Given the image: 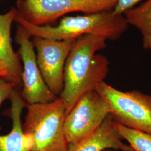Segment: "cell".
I'll return each mask as SVG.
<instances>
[{
	"mask_svg": "<svg viewBox=\"0 0 151 151\" xmlns=\"http://www.w3.org/2000/svg\"><path fill=\"white\" fill-rule=\"evenodd\" d=\"M11 106L8 111L12 128L9 133L0 135V151H30L29 142L22 129V115L26 103L15 90L10 97Z\"/></svg>",
	"mask_w": 151,
	"mask_h": 151,
	"instance_id": "cell-10",
	"label": "cell"
},
{
	"mask_svg": "<svg viewBox=\"0 0 151 151\" xmlns=\"http://www.w3.org/2000/svg\"><path fill=\"white\" fill-rule=\"evenodd\" d=\"M116 2L117 0H20L17 6L27 21L43 25L72 12L90 14L111 10Z\"/></svg>",
	"mask_w": 151,
	"mask_h": 151,
	"instance_id": "cell-5",
	"label": "cell"
},
{
	"mask_svg": "<svg viewBox=\"0 0 151 151\" xmlns=\"http://www.w3.org/2000/svg\"><path fill=\"white\" fill-rule=\"evenodd\" d=\"M124 16L128 24L138 29L142 34H151V0L126 11Z\"/></svg>",
	"mask_w": 151,
	"mask_h": 151,
	"instance_id": "cell-12",
	"label": "cell"
},
{
	"mask_svg": "<svg viewBox=\"0 0 151 151\" xmlns=\"http://www.w3.org/2000/svg\"><path fill=\"white\" fill-rule=\"evenodd\" d=\"M114 120L109 115L99 128L84 139L75 144H70L67 151H104L115 150L134 151L123 142L113 125Z\"/></svg>",
	"mask_w": 151,
	"mask_h": 151,
	"instance_id": "cell-9",
	"label": "cell"
},
{
	"mask_svg": "<svg viewBox=\"0 0 151 151\" xmlns=\"http://www.w3.org/2000/svg\"><path fill=\"white\" fill-rule=\"evenodd\" d=\"M30 37L25 29L19 25L16 40L19 45V53L23 63L22 97L27 104L50 103L58 97L49 90L44 80L38 67L37 55Z\"/></svg>",
	"mask_w": 151,
	"mask_h": 151,
	"instance_id": "cell-8",
	"label": "cell"
},
{
	"mask_svg": "<svg viewBox=\"0 0 151 151\" xmlns=\"http://www.w3.org/2000/svg\"><path fill=\"white\" fill-rule=\"evenodd\" d=\"M17 10L13 8L5 14L0 15V62L7 65L9 74L6 80L16 85L22 81V66L11 42V28L15 22Z\"/></svg>",
	"mask_w": 151,
	"mask_h": 151,
	"instance_id": "cell-11",
	"label": "cell"
},
{
	"mask_svg": "<svg viewBox=\"0 0 151 151\" xmlns=\"http://www.w3.org/2000/svg\"><path fill=\"white\" fill-rule=\"evenodd\" d=\"M15 22L31 37L56 40L77 39L86 35H99L114 40L123 35L128 25L124 15H115L113 10L65 17L55 27L34 25L17 11Z\"/></svg>",
	"mask_w": 151,
	"mask_h": 151,
	"instance_id": "cell-2",
	"label": "cell"
},
{
	"mask_svg": "<svg viewBox=\"0 0 151 151\" xmlns=\"http://www.w3.org/2000/svg\"><path fill=\"white\" fill-rule=\"evenodd\" d=\"M95 90L108 103L114 121L130 129L151 134V96L138 90L122 91L104 81Z\"/></svg>",
	"mask_w": 151,
	"mask_h": 151,
	"instance_id": "cell-4",
	"label": "cell"
},
{
	"mask_svg": "<svg viewBox=\"0 0 151 151\" xmlns=\"http://www.w3.org/2000/svg\"><path fill=\"white\" fill-rule=\"evenodd\" d=\"M114 128L134 151H151V134L128 128L113 121Z\"/></svg>",
	"mask_w": 151,
	"mask_h": 151,
	"instance_id": "cell-13",
	"label": "cell"
},
{
	"mask_svg": "<svg viewBox=\"0 0 151 151\" xmlns=\"http://www.w3.org/2000/svg\"><path fill=\"white\" fill-rule=\"evenodd\" d=\"M9 74V68L7 65L0 62V77L6 80Z\"/></svg>",
	"mask_w": 151,
	"mask_h": 151,
	"instance_id": "cell-17",
	"label": "cell"
},
{
	"mask_svg": "<svg viewBox=\"0 0 151 151\" xmlns=\"http://www.w3.org/2000/svg\"><path fill=\"white\" fill-rule=\"evenodd\" d=\"M104 151H121L119 150H111V149H109V150H106Z\"/></svg>",
	"mask_w": 151,
	"mask_h": 151,
	"instance_id": "cell-18",
	"label": "cell"
},
{
	"mask_svg": "<svg viewBox=\"0 0 151 151\" xmlns=\"http://www.w3.org/2000/svg\"><path fill=\"white\" fill-rule=\"evenodd\" d=\"M108 39L95 35L78 38L65 65L64 87L60 97L65 104L66 115L83 95L95 90L106 78L109 62L97 52L105 48Z\"/></svg>",
	"mask_w": 151,
	"mask_h": 151,
	"instance_id": "cell-1",
	"label": "cell"
},
{
	"mask_svg": "<svg viewBox=\"0 0 151 151\" xmlns=\"http://www.w3.org/2000/svg\"><path fill=\"white\" fill-rule=\"evenodd\" d=\"M143 48L151 50V34H143Z\"/></svg>",
	"mask_w": 151,
	"mask_h": 151,
	"instance_id": "cell-16",
	"label": "cell"
},
{
	"mask_svg": "<svg viewBox=\"0 0 151 151\" xmlns=\"http://www.w3.org/2000/svg\"><path fill=\"white\" fill-rule=\"evenodd\" d=\"M16 86L14 82L0 77V106L5 100L10 99L12 92L14 91V88Z\"/></svg>",
	"mask_w": 151,
	"mask_h": 151,
	"instance_id": "cell-14",
	"label": "cell"
},
{
	"mask_svg": "<svg viewBox=\"0 0 151 151\" xmlns=\"http://www.w3.org/2000/svg\"><path fill=\"white\" fill-rule=\"evenodd\" d=\"M110 115L108 103L96 90L86 93L65 118V135L75 144L92 134Z\"/></svg>",
	"mask_w": 151,
	"mask_h": 151,
	"instance_id": "cell-6",
	"label": "cell"
},
{
	"mask_svg": "<svg viewBox=\"0 0 151 151\" xmlns=\"http://www.w3.org/2000/svg\"><path fill=\"white\" fill-rule=\"evenodd\" d=\"M77 39L56 40L33 37L39 68L49 90L58 97L63 90L65 62Z\"/></svg>",
	"mask_w": 151,
	"mask_h": 151,
	"instance_id": "cell-7",
	"label": "cell"
},
{
	"mask_svg": "<svg viewBox=\"0 0 151 151\" xmlns=\"http://www.w3.org/2000/svg\"><path fill=\"white\" fill-rule=\"evenodd\" d=\"M22 123L30 151H67L69 143L65 129V108L58 97L48 103L27 104Z\"/></svg>",
	"mask_w": 151,
	"mask_h": 151,
	"instance_id": "cell-3",
	"label": "cell"
},
{
	"mask_svg": "<svg viewBox=\"0 0 151 151\" xmlns=\"http://www.w3.org/2000/svg\"><path fill=\"white\" fill-rule=\"evenodd\" d=\"M140 1L142 0H117L113 12L115 15H124L126 11L134 7Z\"/></svg>",
	"mask_w": 151,
	"mask_h": 151,
	"instance_id": "cell-15",
	"label": "cell"
}]
</instances>
